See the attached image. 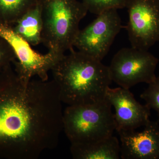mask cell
<instances>
[{"label": "cell", "mask_w": 159, "mask_h": 159, "mask_svg": "<svg viewBox=\"0 0 159 159\" xmlns=\"http://www.w3.org/2000/svg\"><path fill=\"white\" fill-rule=\"evenodd\" d=\"M62 101L53 80L25 84L11 65L0 73V158L36 159L55 148L63 130Z\"/></svg>", "instance_id": "6da1fadb"}, {"label": "cell", "mask_w": 159, "mask_h": 159, "mask_svg": "<svg viewBox=\"0 0 159 159\" xmlns=\"http://www.w3.org/2000/svg\"><path fill=\"white\" fill-rule=\"evenodd\" d=\"M70 51L51 70L62 102L82 105L104 100L112 82L108 66L80 51Z\"/></svg>", "instance_id": "7a4b0ae2"}, {"label": "cell", "mask_w": 159, "mask_h": 159, "mask_svg": "<svg viewBox=\"0 0 159 159\" xmlns=\"http://www.w3.org/2000/svg\"><path fill=\"white\" fill-rule=\"evenodd\" d=\"M43 29L41 43L55 54L63 55L73 49L79 25L87 9L77 0H39Z\"/></svg>", "instance_id": "3957f363"}, {"label": "cell", "mask_w": 159, "mask_h": 159, "mask_svg": "<svg viewBox=\"0 0 159 159\" xmlns=\"http://www.w3.org/2000/svg\"><path fill=\"white\" fill-rule=\"evenodd\" d=\"M106 98L93 104L68 106L63 111V130L71 144H85L113 135L116 124Z\"/></svg>", "instance_id": "277c9868"}, {"label": "cell", "mask_w": 159, "mask_h": 159, "mask_svg": "<svg viewBox=\"0 0 159 159\" xmlns=\"http://www.w3.org/2000/svg\"><path fill=\"white\" fill-rule=\"evenodd\" d=\"M158 58L148 51L131 47L120 49L109 66L112 81L129 89L139 83L149 84L157 76Z\"/></svg>", "instance_id": "5b68a950"}, {"label": "cell", "mask_w": 159, "mask_h": 159, "mask_svg": "<svg viewBox=\"0 0 159 159\" xmlns=\"http://www.w3.org/2000/svg\"><path fill=\"white\" fill-rule=\"evenodd\" d=\"M0 37L6 40L13 49L16 57L13 63L15 71L25 84L35 76L42 80H48V72L64 55L50 51L46 54L36 52L9 25L0 24Z\"/></svg>", "instance_id": "8992f818"}, {"label": "cell", "mask_w": 159, "mask_h": 159, "mask_svg": "<svg viewBox=\"0 0 159 159\" xmlns=\"http://www.w3.org/2000/svg\"><path fill=\"white\" fill-rule=\"evenodd\" d=\"M122 28L117 9L106 10L97 15V18L85 28L80 30L74 47L78 51L102 61Z\"/></svg>", "instance_id": "52a82bcc"}, {"label": "cell", "mask_w": 159, "mask_h": 159, "mask_svg": "<svg viewBox=\"0 0 159 159\" xmlns=\"http://www.w3.org/2000/svg\"><path fill=\"white\" fill-rule=\"evenodd\" d=\"M125 8L131 47L148 51L159 42V0H127Z\"/></svg>", "instance_id": "ba28073f"}, {"label": "cell", "mask_w": 159, "mask_h": 159, "mask_svg": "<svg viewBox=\"0 0 159 159\" xmlns=\"http://www.w3.org/2000/svg\"><path fill=\"white\" fill-rule=\"evenodd\" d=\"M107 99L115 108L116 131L136 129L150 121V108L138 102L129 89L120 87L108 89Z\"/></svg>", "instance_id": "9c48e42d"}, {"label": "cell", "mask_w": 159, "mask_h": 159, "mask_svg": "<svg viewBox=\"0 0 159 159\" xmlns=\"http://www.w3.org/2000/svg\"><path fill=\"white\" fill-rule=\"evenodd\" d=\"M140 132H118L122 159H159V120L150 121Z\"/></svg>", "instance_id": "30bf717a"}, {"label": "cell", "mask_w": 159, "mask_h": 159, "mask_svg": "<svg viewBox=\"0 0 159 159\" xmlns=\"http://www.w3.org/2000/svg\"><path fill=\"white\" fill-rule=\"evenodd\" d=\"M70 152L75 159L121 158L120 142L113 135L89 143L71 144Z\"/></svg>", "instance_id": "8fae6325"}, {"label": "cell", "mask_w": 159, "mask_h": 159, "mask_svg": "<svg viewBox=\"0 0 159 159\" xmlns=\"http://www.w3.org/2000/svg\"><path fill=\"white\" fill-rule=\"evenodd\" d=\"M11 26L16 34L31 45L41 43L43 21L39 0Z\"/></svg>", "instance_id": "7c38bea8"}, {"label": "cell", "mask_w": 159, "mask_h": 159, "mask_svg": "<svg viewBox=\"0 0 159 159\" xmlns=\"http://www.w3.org/2000/svg\"><path fill=\"white\" fill-rule=\"evenodd\" d=\"M38 0H0V24L12 26Z\"/></svg>", "instance_id": "4fadbf2b"}, {"label": "cell", "mask_w": 159, "mask_h": 159, "mask_svg": "<svg viewBox=\"0 0 159 159\" xmlns=\"http://www.w3.org/2000/svg\"><path fill=\"white\" fill-rule=\"evenodd\" d=\"M127 0H82L88 11L98 15L111 9L125 8Z\"/></svg>", "instance_id": "5bb4252c"}, {"label": "cell", "mask_w": 159, "mask_h": 159, "mask_svg": "<svg viewBox=\"0 0 159 159\" xmlns=\"http://www.w3.org/2000/svg\"><path fill=\"white\" fill-rule=\"evenodd\" d=\"M148 84L140 97L145 100V104L150 109L155 111L159 116V76Z\"/></svg>", "instance_id": "9a60e30c"}, {"label": "cell", "mask_w": 159, "mask_h": 159, "mask_svg": "<svg viewBox=\"0 0 159 159\" xmlns=\"http://www.w3.org/2000/svg\"><path fill=\"white\" fill-rule=\"evenodd\" d=\"M16 60L14 51L8 43L0 37V73Z\"/></svg>", "instance_id": "2e32d148"}]
</instances>
